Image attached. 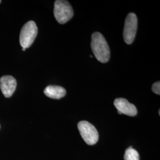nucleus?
Instances as JSON below:
<instances>
[{"label": "nucleus", "instance_id": "f257e3e1", "mask_svg": "<svg viewBox=\"0 0 160 160\" xmlns=\"http://www.w3.org/2000/svg\"><path fill=\"white\" fill-rule=\"evenodd\" d=\"M91 47L95 57L99 62L106 63L109 61L110 57L109 45L100 33L94 32L92 34Z\"/></svg>", "mask_w": 160, "mask_h": 160}, {"label": "nucleus", "instance_id": "f03ea898", "mask_svg": "<svg viewBox=\"0 0 160 160\" xmlns=\"http://www.w3.org/2000/svg\"><path fill=\"white\" fill-rule=\"evenodd\" d=\"M54 16L60 24H65L71 20L74 15L72 7L68 1L57 0L54 4Z\"/></svg>", "mask_w": 160, "mask_h": 160}, {"label": "nucleus", "instance_id": "7ed1b4c3", "mask_svg": "<svg viewBox=\"0 0 160 160\" xmlns=\"http://www.w3.org/2000/svg\"><path fill=\"white\" fill-rule=\"evenodd\" d=\"M38 32L36 24L33 21H29L22 28L20 34V43L23 48L27 49L31 46Z\"/></svg>", "mask_w": 160, "mask_h": 160}, {"label": "nucleus", "instance_id": "20e7f679", "mask_svg": "<svg viewBox=\"0 0 160 160\" xmlns=\"http://www.w3.org/2000/svg\"><path fill=\"white\" fill-rule=\"evenodd\" d=\"M78 128L86 143L92 145L97 143L98 140V133L92 123L86 120L80 121L78 124Z\"/></svg>", "mask_w": 160, "mask_h": 160}, {"label": "nucleus", "instance_id": "39448f33", "mask_svg": "<svg viewBox=\"0 0 160 160\" xmlns=\"http://www.w3.org/2000/svg\"><path fill=\"white\" fill-rule=\"evenodd\" d=\"M138 28V18L136 14L131 12L127 16L123 29V39L126 43L130 45L135 39Z\"/></svg>", "mask_w": 160, "mask_h": 160}, {"label": "nucleus", "instance_id": "423d86ee", "mask_svg": "<svg viewBox=\"0 0 160 160\" xmlns=\"http://www.w3.org/2000/svg\"><path fill=\"white\" fill-rule=\"evenodd\" d=\"M16 80L11 75H4L0 78L1 90L7 98L12 97L16 89Z\"/></svg>", "mask_w": 160, "mask_h": 160}, {"label": "nucleus", "instance_id": "0eeeda50", "mask_svg": "<svg viewBox=\"0 0 160 160\" xmlns=\"http://www.w3.org/2000/svg\"><path fill=\"white\" fill-rule=\"evenodd\" d=\"M115 108L118 109L119 114H125L130 116H135L138 113L135 106L129 103L125 98H118L114 101Z\"/></svg>", "mask_w": 160, "mask_h": 160}, {"label": "nucleus", "instance_id": "6e6552de", "mask_svg": "<svg viewBox=\"0 0 160 160\" xmlns=\"http://www.w3.org/2000/svg\"><path fill=\"white\" fill-rule=\"evenodd\" d=\"M65 89L58 86H49L46 87L44 90V93L47 97L59 99L64 97L66 94Z\"/></svg>", "mask_w": 160, "mask_h": 160}, {"label": "nucleus", "instance_id": "1a4fd4ad", "mask_svg": "<svg viewBox=\"0 0 160 160\" xmlns=\"http://www.w3.org/2000/svg\"><path fill=\"white\" fill-rule=\"evenodd\" d=\"M125 160H139V155L137 151L132 147L127 149L124 155Z\"/></svg>", "mask_w": 160, "mask_h": 160}, {"label": "nucleus", "instance_id": "9d476101", "mask_svg": "<svg viewBox=\"0 0 160 160\" xmlns=\"http://www.w3.org/2000/svg\"><path fill=\"white\" fill-rule=\"evenodd\" d=\"M152 91L155 94L160 95V82L158 81L155 82L152 86Z\"/></svg>", "mask_w": 160, "mask_h": 160}, {"label": "nucleus", "instance_id": "9b49d317", "mask_svg": "<svg viewBox=\"0 0 160 160\" xmlns=\"http://www.w3.org/2000/svg\"><path fill=\"white\" fill-rule=\"evenodd\" d=\"M22 50H23V51H26V49L25 48H23Z\"/></svg>", "mask_w": 160, "mask_h": 160}, {"label": "nucleus", "instance_id": "f8f14e48", "mask_svg": "<svg viewBox=\"0 0 160 160\" xmlns=\"http://www.w3.org/2000/svg\"><path fill=\"white\" fill-rule=\"evenodd\" d=\"M90 57L92 58V55H90Z\"/></svg>", "mask_w": 160, "mask_h": 160}, {"label": "nucleus", "instance_id": "ddd939ff", "mask_svg": "<svg viewBox=\"0 0 160 160\" xmlns=\"http://www.w3.org/2000/svg\"><path fill=\"white\" fill-rule=\"evenodd\" d=\"M1 1H0V3H1Z\"/></svg>", "mask_w": 160, "mask_h": 160}, {"label": "nucleus", "instance_id": "4468645a", "mask_svg": "<svg viewBox=\"0 0 160 160\" xmlns=\"http://www.w3.org/2000/svg\"><path fill=\"white\" fill-rule=\"evenodd\" d=\"M0 128H1V126H0Z\"/></svg>", "mask_w": 160, "mask_h": 160}]
</instances>
